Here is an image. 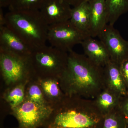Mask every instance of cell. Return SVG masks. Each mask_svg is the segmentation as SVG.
Here are the masks:
<instances>
[{
  "instance_id": "1",
  "label": "cell",
  "mask_w": 128,
  "mask_h": 128,
  "mask_svg": "<svg viewBox=\"0 0 128 128\" xmlns=\"http://www.w3.org/2000/svg\"><path fill=\"white\" fill-rule=\"evenodd\" d=\"M68 54L67 67L59 79L62 91L67 96L94 99L105 87L103 67L73 50Z\"/></svg>"
},
{
  "instance_id": "2",
  "label": "cell",
  "mask_w": 128,
  "mask_h": 128,
  "mask_svg": "<svg viewBox=\"0 0 128 128\" xmlns=\"http://www.w3.org/2000/svg\"><path fill=\"white\" fill-rule=\"evenodd\" d=\"M102 116L93 99L66 96L52 108L46 128H98Z\"/></svg>"
},
{
  "instance_id": "3",
  "label": "cell",
  "mask_w": 128,
  "mask_h": 128,
  "mask_svg": "<svg viewBox=\"0 0 128 128\" xmlns=\"http://www.w3.org/2000/svg\"><path fill=\"white\" fill-rule=\"evenodd\" d=\"M5 17L6 26L32 51L46 45L49 25L39 10H9Z\"/></svg>"
},
{
  "instance_id": "4",
  "label": "cell",
  "mask_w": 128,
  "mask_h": 128,
  "mask_svg": "<svg viewBox=\"0 0 128 128\" xmlns=\"http://www.w3.org/2000/svg\"><path fill=\"white\" fill-rule=\"evenodd\" d=\"M68 54L46 45L33 50L28 57L34 79H59L68 64Z\"/></svg>"
},
{
  "instance_id": "5",
  "label": "cell",
  "mask_w": 128,
  "mask_h": 128,
  "mask_svg": "<svg viewBox=\"0 0 128 128\" xmlns=\"http://www.w3.org/2000/svg\"><path fill=\"white\" fill-rule=\"evenodd\" d=\"M28 57L0 48V70L6 88L34 79Z\"/></svg>"
},
{
  "instance_id": "6",
  "label": "cell",
  "mask_w": 128,
  "mask_h": 128,
  "mask_svg": "<svg viewBox=\"0 0 128 128\" xmlns=\"http://www.w3.org/2000/svg\"><path fill=\"white\" fill-rule=\"evenodd\" d=\"M90 36L77 28L70 20L49 25L48 41L50 46L68 53L76 44ZM91 37V36H90Z\"/></svg>"
},
{
  "instance_id": "7",
  "label": "cell",
  "mask_w": 128,
  "mask_h": 128,
  "mask_svg": "<svg viewBox=\"0 0 128 128\" xmlns=\"http://www.w3.org/2000/svg\"><path fill=\"white\" fill-rule=\"evenodd\" d=\"M11 110L20 128H38L45 123L52 108L42 106L25 99L20 105Z\"/></svg>"
},
{
  "instance_id": "8",
  "label": "cell",
  "mask_w": 128,
  "mask_h": 128,
  "mask_svg": "<svg viewBox=\"0 0 128 128\" xmlns=\"http://www.w3.org/2000/svg\"><path fill=\"white\" fill-rule=\"evenodd\" d=\"M98 37L106 48L112 61L120 64L128 57V41L123 38L113 26L107 24Z\"/></svg>"
},
{
  "instance_id": "9",
  "label": "cell",
  "mask_w": 128,
  "mask_h": 128,
  "mask_svg": "<svg viewBox=\"0 0 128 128\" xmlns=\"http://www.w3.org/2000/svg\"><path fill=\"white\" fill-rule=\"evenodd\" d=\"M70 6L63 0H45L39 11L50 25L70 20L72 9Z\"/></svg>"
},
{
  "instance_id": "10",
  "label": "cell",
  "mask_w": 128,
  "mask_h": 128,
  "mask_svg": "<svg viewBox=\"0 0 128 128\" xmlns=\"http://www.w3.org/2000/svg\"><path fill=\"white\" fill-rule=\"evenodd\" d=\"M0 48L18 55L29 57L32 49L6 26L0 27Z\"/></svg>"
},
{
  "instance_id": "11",
  "label": "cell",
  "mask_w": 128,
  "mask_h": 128,
  "mask_svg": "<svg viewBox=\"0 0 128 128\" xmlns=\"http://www.w3.org/2000/svg\"><path fill=\"white\" fill-rule=\"evenodd\" d=\"M90 26L89 34L98 36L107 25L105 0H89Z\"/></svg>"
},
{
  "instance_id": "12",
  "label": "cell",
  "mask_w": 128,
  "mask_h": 128,
  "mask_svg": "<svg viewBox=\"0 0 128 128\" xmlns=\"http://www.w3.org/2000/svg\"><path fill=\"white\" fill-rule=\"evenodd\" d=\"M80 44L85 55L98 65L104 67L111 60L106 48L100 40L89 36L83 40Z\"/></svg>"
},
{
  "instance_id": "13",
  "label": "cell",
  "mask_w": 128,
  "mask_h": 128,
  "mask_svg": "<svg viewBox=\"0 0 128 128\" xmlns=\"http://www.w3.org/2000/svg\"><path fill=\"white\" fill-rule=\"evenodd\" d=\"M103 69L105 87L116 92L122 96H126L128 90L119 64L111 60Z\"/></svg>"
},
{
  "instance_id": "14",
  "label": "cell",
  "mask_w": 128,
  "mask_h": 128,
  "mask_svg": "<svg viewBox=\"0 0 128 128\" xmlns=\"http://www.w3.org/2000/svg\"><path fill=\"white\" fill-rule=\"evenodd\" d=\"M122 96L116 92L105 87L93 100L97 108L103 116L119 107Z\"/></svg>"
},
{
  "instance_id": "15",
  "label": "cell",
  "mask_w": 128,
  "mask_h": 128,
  "mask_svg": "<svg viewBox=\"0 0 128 128\" xmlns=\"http://www.w3.org/2000/svg\"><path fill=\"white\" fill-rule=\"evenodd\" d=\"M37 80L46 101L52 108L60 102L66 96L60 87L58 79L46 78Z\"/></svg>"
},
{
  "instance_id": "16",
  "label": "cell",
  "mask_w": 128,
  "mask_h": 128,
  "mask_svg": "<svg viewBox=\"0 0 128 128\" xmlns=\"http://www.w3.org/2000/svg\"><path fill=\"white\" fill-rule=\"evenodd\" d=\"M88 0L72 8L70 20L77 28L90 36L89 34L90 17Z\"/></svg>"
},
{
  "instance_id": "17",
  "label": "cell",
  "mask_w": 128,
  "mask_h": 128,
  "mask_svg": "<svg viewBox=\"0 0 128 128\" xmlns=\"http://www.w3.org/2000/svg\"><path fill=\"white\" fill-rule=\"evenodd\" d=\"M28 82L20 83L5 89L2 98L9 105L11 110L20 105L25 100V88Z\"/></svg>"
},
{
  "instance_id": "18",
  "label": "cell",
  "mask_w": 128,
  "mask_h": 128,
  "mask_svg": "<svg viewBox=\"0 0 128 128\" xmlns=\"http://www.w3.org/2000/svg\"><path fill=\"white\" fill-rule=\"evenodd\" d=\"M107 22L113 26L120 16L128 12V0H105Z\"/></svg>"
},
{
  "instance_id": "19",
  "label": "cell",
  "mask_w": 128,
  "mask_h": 128,
  "mask_svg": "<svg viewBox=\"0 0 128 128\" xmlns=\"http://www.w3.org/2000/svg\"><path fill=\"white\" fill-rule=\"evenodd\" d=\"M128 124L118 107L102 117L98 128H126Z\"/></svg>"
},
{
  "instance_id": "20",
  "label": "cell",
  "mask_w": 128,
  "mask_h": 128,
  "mask_svg": "<svg viewBox=\"0 0 128 128\" xmlns=\"http://www.w3.org/2000/svg\"><path fill=\"white\" fill-rule=\"evenodd\" d=\"M25 99L42 106L51 107L46 101L37 79H32L27 83L25 88Z\"/></svg>"
},
{
  "instance_id": "21",
  "label": "cell",
  "mask_w": 128,
  "mask_h": 128,
  "mask_svg": "<svg viewBox=\"0 0 128 128\" xmlns=\"http://www.w3.org/2000/svg\"><path fill=\"white\" fill-rule=\"evenodd\" d=\"M45 0H12L9 10H40Z\"/></svg>"
},
{
  "instance_id": "22",
  "label": "cell",
  "mask_w": 128,
  "mask_h": 128,
  "mask_svg": "<svg viewBox=\"0 0 128 128\" xmlns=\"http://www.w3.org/2000/svg\"><path fill=\"white\" fill-rule=\"evenodd\" d=\"M119 66L121 73L126 84L128 94V57L120 63Z\"/></svg>"
},
{
  "instance_id": "23",
  "label": "cell",
  "mask_w": 128,
  "mask_h": 128,
  "mask_svg": "<svg viewBox=\"0 0 128 128\" xmlns=\"http://www.w3.org/2000/svg\"><path fill=\"white\" fill-rule=\"evenodd\" d=\"M119 108L126 118L128 123V94L122 96L120 103Z\"/></svg>"
},
{
  "instance_id": "24",
  "label": "cell",
  "mask_w": 128,
  "mask_h": 128,
  "mask_svg": "<svg viewBox=\"0 0 128 128\" xmlns=\"http://www.w3.org/2000/svg\"><path fill=\"white\" fill-rule=\"evenodd\" d=\"M64 2L73 8L76 7L88 0H63Z\"/></svg>"
},
{
  "instance_id": "25",
  "label": "cell",
  "mask_w": 128,
  "mask_h": 128,
  "mask_svg": "<svg viewBox=\"0 0 128 128\" xmlns=\"http://www.w3.org/2000/svg\"><path fill=\"white\" fill-rule=\"evenodd\" d=\"M6 20L5 17V14L3 13L2 8H0V27L6 26Z\"/></svg>"
},
{
  "instance_id": "26",
  "label": "cell",
  "mask_w": 128,
  "mask_h": 128,
  "mask_svg": "<svg viewBox=\"0 0 128 128\" xmlns=\"http://www.w3.org/2000/svg\"><path fill=\"white\" fill-rule=\"evenodd\" d=\"M12 0H0V8L9 7Z\"/></svg>"
},
{
  "instance_id": "27",
  "label": "cell",
  "mask_w": 128,
  "mask_h": 128,
  "mask_svg": "<svg viewBox=\"0 0 128 128\" xmlns=\"http://www.w3.org/2000/svg\"><path fill=\"white\" fill-rule=\"evenodd\" d=\"M128 128V126H127V128Z\"/></svg>"
}]
</instances>
